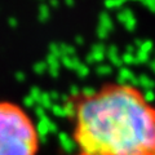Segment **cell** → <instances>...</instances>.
Returning <instances> with one entry per match:
<instances>
[{"mask_svg":"<svg viewBox=\"0 0 155 155\" xmlns=\"http://www.w3.org/2000/svg\"><path fill=\"white\" fill-rule=\"evenodd\" d=\"M123 61V64L125 65H137V60H136L134 54H129V53H124V54L120 57Z\"/></svg>","mask_w":155,"mask_h":155,"instance_id":"obj_21","label":"cell"},{"mask_svg":"<svg viewBox=\"0 0 155 155\" xmlns=\"http://www.w3.org/2000/svg\"><path fill=\"white\" fill-rule=\"evenodd\" d=\"M60 45V51H61V54L62 57L64 56H67V57H74L75 56V48L74 47H71L69 44H65V43H62V44H58Z\"/></svg>","mask_w":155,"mask_h":155,"instance_id":"obj_11","label":"cell"},{"mask_svg":"<svg viewBox=\"0 0 155 155\" xmlns=\"http://www.w3.org/2000/svg\"><path fill=\"white\" fill-rule=\"evenodd\" d=\"M107 58L110 60V62L113 64L114 66H116V67H123V61H122V58L119 57V54H111V56H107Z\"/></svg>","mask_w":155,"mask_h":155,"instance_id":"obj_26","label":"cell"},{"mask_svg":"<svg viewBox=\"0 0 155 155\" xmlns=\"http://www.w3.org/2000/svg\"><path fill=\"white\" fill-rule=\"evenodd\" d=\"M32 69H34V72H36L38 75H43L44 72L48 71V66L45 64V61H39V62H36V64L34 65Z\"/></svg>","mask_w":155,"mask_h":155,"instance_id":"obj_16","label":"cell"},{"mask_svg":"<svg viewBox=\"0 0 155 155\" xmlns=\"http://www.w3.org/2000/svg\"><path fill=\"white\" fill-rule=\"evenodd\" d=\"M76 118L75 142L85 155H155V110L130 87L81 101Z\"/></svg>","mask_w":155,"mask_h":155,"instance_id":"obj_1","label":"cell"},{"mask_svg":"<svg viewBox=\"0 0 155 155\" xmlns=\"http://www.w3.org/2000/svg\"><path fill=\"white\" fill-rule=\"evenodd\" d=\"M85 62H87V66L94 64V60H93V56H92V53H89V54L85 57Z\"/></svg>","mask_w":155,"mask_h":155,"instance_id":"obj_39","label":"cell"},{"mask_svg":"<svg viewBox=\"0 0 155 155\" xmlns=\"http://www.w3.org/2000/svg\"><path fill=\"white\" fill-rule=\"evenodd\" d=\"M138 49L145 52V53H150V52H151V49H153V41L151 40H143L142 45Z\"/></svg>","mask_w":155,"mask_h":155,"instance_id":"obj_27","label":"cell"},{"mask_svg":"<svg viewBox=\"0 0 155 155\" xmlns=\"http://www.w3.org/2000/svg\"><path fill=\"white\" fill-rule=\"evenodd\" d=\"M38 105H40L43 109L47 110V109H51L52 107V100L49 98V94H48V92H43L41 93V97H40V102H39Z\"/></svg>","mask_w":155,"mask_h":155,"instance_id":"obj_12","label":"cell"},{"mask_svg":"<svg viewBox=\"0 0 155 155\" xmlns=\"http://www.w3.org/2000/svg\"><path fill=\"white\" fill-rule=\"evenodd\" d=\"M65 4L67 7H74L75 5V2L74 0H65Z\"/></svg>","mask_w":155,"mask_h":155,"instance_id":"obj_46","label":"cell"},{"mask_svg":"<svg viewBox=\"0 0 155 155\" xmlns=\"http://www.w3.org/2000/svg\"><path fill=\"white\" fill-rule=\"evenodd\" d=\"M142 43H143V40H141V39H134V45L137 47V48H140L142 45Z\"/></svg>","mask_w":155,"mask_h":155,"instance_id":"obj_45","label":"cell"},{"mask_svg":"<svg viewBox=\"0 0 155 155\" xmlns=\"http://www.w3.org/2000/svg\"><path fill=\"white\" fill-rule=\"evenodd\" d=\"M124 26H125V28H127L128 31H134L136 26H137V21H136L134 14H130V16H128L127 21H125V23H124Z\"/></svg>","mask_w":155,"mask_h":155,"instance_id":"obj_19","label":"cell"},{"mask_svg":"<svg viewBox=\"0 0 155 155\" xmlns=\"http://www.w3.org/2000/svg\"><path fill=\"white\" fill-rule=\"evenodd\" d=\"M109 34H110V32H109L107 30H106V28L101 27V26L97 27V36H98V38L101 39V40H105V39L109 36Z\"/></svg>","mask_w":155,"mask_h":155,"instance_id":"obj_30","label":"cell"},{"mask_svg":"<svg viewBox=\"0 0 155 155\" xmlns=\"http://www.w3.org/2000/svg\"><path fill=\"white\" fill-rule=\"evenodd\" d=\"M60 62H62V65H64L66 69H69V70H76L78 67H79V65L81 64L80 60L76 56H74V57L64 56V57L60 58Z\"/></svg>","mask_w":155,"mask_h":155,"instance_id":"obj_5","label":"cell"},{"mask_svg":"<svg viewBox=\"0 0 155 155\" xmlns=\"http://www.w3.org/2000/svg\"><path fill=\"white\" fill-rule=\"evenodd\" d=\"M150 67H151V70L155 72V61H153V62H150Z\"/></svg>","mask_w":155,"mask_h":155,"instance_id":"obj_47","label":"cell"},{"mask_svg":"<svg viewBox=\"0 0 155 155\" xmlns=\"http://www.w3.org/2000/svg\"><path fill=\"white\" fill-rule=\"evenodd\" d=\"M41 89L39 88V87H31L30 88V93H28V96L31 97V98L35 101V104L38 105L39 102H40V97H41Z\"/></svg>","mask_w":155,"mask_h":155,"instance_id":"obj_15","label":"cell"},{"mask_svg":"<svg viewBox=\"0 0 155 155\" xmlns=\"http://www.w3.org/2000/svg\"><path fill=\"white\" fill-rule=\"evenodd\" d=\"M48 71H49V75L52 76V78H57L58 76V70H56V69H48Z\"/></svg>","mask_w":155,"mask_h":155,"instance_id":"obj_41","label":"cell"},{"mask_svg":"<svg viewBox=\"0 0 155 155\" xmlns=\"http://www.w3.org/2000/svg\"><path fill=\"white\" fill-rule=\"evenodd\" d=\"M69 93H70V96H72V97H78V96L80 94V89L78 88V85H71L70 89H69Z\"/></svg>","mask_w":155,"mask_h":155,"instance_id":"obj_35","label":"cell"},{"mask_svg":"<svg viewBox=\"0 0 155 155\" xmlns=\"http://www.w3.org/2000/svg\"><path fill=\"white\" fill-rule=\"evenodd\" d=\"M136 60H137V64H146L149 62V53H145L138 49L137 54H136Z\"/></svg>","mask_w":155,"mask_h":155,"instance_id":"obj_25","label":"cell"},{"mask_svg":"<svg viewBox=\"0 0 155 155\" xmlns=\"http://www.w3.org/2000/svg\"><path fill=\"white\" fill-rule=\"evenodd\" d=\"M8 25L11 26V27H17L18 22H17V19L14 18V17H11V18H8Z\"/></svg>","mask_w":155,"mask_h":155,"instance_id":"obj_38","label":"cell"},{"mask_svg":"<svg viewBox=\"0 0 155 155\" xmlns=\"http://www.w3.org/2000/svg\"><path fill=\"white\" fill-rule=\"evenodd\" d=\"M138 85L143 88L145 91H149V89H153L155 87V81L153 79H150L147 75H140L138 76Z\"/></svg>","mask_w":155,"mask_h":155,"instance_id":"obj_8","label":"cell"},{"mask_svg":"<svg viewBox=\"0 0 155 155\" xmlns=\"http://www.w3.org/2000/svg\"><path fill=\"white\" fill-rule=\"evenodd\" d=\"M75 71H76L78 76L83 79V78L88 76V74H89V67L87 66L85 64H80V65H79V67H78V69H76Z\"/></svg>","mask_w":155,"mask_h":155,"instance_id":"obj_23","label":"cell"},{"mask_svg":"<svg viewBox=\"0 0 155 155\" xmlns=\"http://www.w3.org/2000/svg\"><path fill=\"white\" fill-rule=\"evenodd\" d=\"M98 26L106 28V30H107L109 32L114 31V22H113L111 17H110L106 12H102V13L100 14V25H98Z\"/></svg>","mask_w":155,"mask_h":155,"instance_id":"obj_6","label":"cell"},{"mask_svg":"<svg viewBox=\"0 0 155 155\" xmlns=\"http://www.w3.org/2000/svg\"><path fill=\"white\" fill-rule=\"evenodd\" d=\"M141 98L145 104H153L155 101V92H153V89H149V91H145L143 94L141 96Z\"/></svg>","mask_w":155,"mask_h":155,"instance_id":"obj_20","label":"cell"},{"mask_svg":"<svg viewBox=\"0 0 155 155\" xmlns=\"http://www.w3.org/2000/svg\"><path fill=\"white\" fill-rule=\"evenodd\" d=\"M60 100H62V102H64V104H66L67 102V101H70V96L69 94H60Z\"/></svg>","mask_w":155,"mask_h":155,"instance_id":"obj_42","label":"cell"},{"mask_svg":"<svg viewBox=\"0 0 155 155\" xmlns=\"http://www.w3.org/2000/svg\"><path fill=\"white\" fill-rule=\"evenodd\" d=\"M49 5L53 8H57L60 5V2H58V0H49Z\"/></svg>","mask_w":155,"mask_h":155,"instance_id":"obj_44","label":"cell"},{"mask_svg":"<svg viewBox=\"0 0 155 155\" xmlns=\"http://www.w3.org/2000/svg\"><path fill=\"white\" fill-rule=\"evenodd\" d=\"M14 76H16V80L18 81V83H23V81L26 80V74L23 71H17Z\"/></svg>","mask_w":155,"mask_h":155,"instance_id":"obj_34","label":"cell"},{"mask_svg":"<svg viewBox=\"0 0 155 155\" xmlns=\"http://www.w3.org/2000/svg\"><path fill=\"white\" fill-rule=\"evenodd\" d=\"M23 105H25V107H28V109H31V107H35V101H34L30 96H26L25 98H23Z\"/></svg>","mask_w":155,"mask_h":155,"instance_id":"obj_31","label":"cell"},{"mask_svg":"<svg viewBox=\"0 0 155 155\" xmlns=\"http://www.w3.org/2000/svg\"><path fill=\"white\" fill-rule=\"evenodd\" d=\"M75 41H76L78 45H83V44H84V38L80 36V35H78V36L75 38Z\"/></svg>","mask_w":155,"mask_h":155,"instance_id":"obj_40","label":"cell"},{"mask_svg":"<svg viewBox=\"0 0 155 155\" xmlns=\"http://www.w3.org/2000/svg\"><path fill=\"white\" fill-rule=\"evenodd\" d=\"M96 72L98 75L101 76H106V75H110L111 72H113V67H111L110 65H106V64H101L97 66V69H96Z\"/></svg>","mask_w":155,"mask_h":155,"instance_id":"obj_14","label":"cell"},{"mask_svg":"<svg viewBox=\"0 0 155 155\" xmlns=\"http://www.w3.org/2000/svg\"><path fill=\"white\" fill-rule=\"evenodd\" d=\"M51 17V11H49V7L45 5V4H41L39 7V21L40 22H47Z\"/></svg>","mask_w":155,"mask_h":155,"instance_id":"obj_9","label":"cell"},{"mask_svg":"<svg viewBox=\"0 0 155 155\" xmlns=\"http://www.w3.org/2000/svg\"><path fill=\"white\" fill-rule=\"evenodd\" d=\"M49 54L54 56V57H57L58 60H60V58L62 57L61 51H60V45L56 44V43H52V44L49 45Z\"/></svg>","mask_w":155,"mask_h":155,"instance_id":"obj_24","label":"cell"},{"mask_svg":"<svg viewBox=\"0 0 155 155\" xmlns=\"http://www.w3.org/2000/svg\"><path fill=\"white\" fill-rule=\"evenodd\" d=\"M34 111H35V115L38 116V119H43L47 116V113L45 110L41 107L40 105H35V107H34Z\"/></svg>","mask_w":155,"mask_h":155,"instance_id":"obj_29","label":"cell"},{"mask_svg":"<svg viewBox=\"0 0 155 155\" xmlns=\"http://www.w3.org/2000/svg\"><path fill=\"white\" fill-rule=\"evenodd\" d=\"M125 0H105V7L107 9L113 8H120L124 4Z\"/></svg>","mask_w":155,"mask_h":155,"instance_id":"obj_22","label":"cell"},{"mask_svg":"<svg viewBox=\"0 0 155 155\" xmlns=\"http://www.w3.org/2000/svg\"><path fill=\"white\" fill-rule=\"evenodd\" d=\"M64 111H65V118H70L74 119L76 118V113H78V107L72 101H67L66 104H64Z\"/></svg>","mask_w":155,"mask_h":155,"instance_id":"obj_7","label":"cell"},{"mask_svg":"<svg viewBox=\"0 0 155 155\" xmlns=\"http://www.w3.org/2000/svg\"><path fill=\"white\" fill-rule=\"evenodd\" d=\"M49 123H51V119L48 118V115H47L45 118L39 119L36 127H34L38 141H40L41 143L47 142V136H48V133H49Z\"/></svg>","mask_w":155,"mask_h":155,"instance_id":"obj_3","label":"cell"},{"mask_svg":"<svg viewBox=\"0 0 155 155\" xmlns=\"http://www.w3.org/2000/svg\"><path fill=\"white\" fill-rule=\"evenodd\" d=\"M92 56H93V60H94V64L97 62H102L106 57V53H102V52H98V53H92Z\"/></svg>","mask_w":155,"mask_h":155,"instance_id":"obj_32","label":"cell"},{"mask_svg":"<svg viewBox=\"0 0 155 155\" xmlns=\"http://www.w3.org/2000/svg\"><path fill=\"white\" fill-rule=\"evenodd\" d=\"M91 49H92L91 53H98V52L106 53V47H105L104 43H97V44H93Z\"/></svg>","mask_w":155,"mask_h":155,"instance_id":"obj_28","label":"cell"},{"mask_svg":"<svg viewBox=\"0 0 155 155\" xmlns=\"http://www.w3.org/2000/svg\"><path fill=\"white\" fill-rule=\"evenodd\" d=\"M80 93L85 97V100H91V98H94L97 96V91L93 88V87H84L83 91H80Z\"/></svg>","mask_w":155,"mask_h":155,"instance_id":"obj_18","label":"cell"},{"mask_svg":"<svg viewBox=\"0 0 155 155\" xmlns=\"http://www.w3.org/2000/svg\"><path fill=\"white\" fill-rule=\"evenodd\" d=\"M48 94H49V98L52 100V102H56L57 100H60V93L57 91H51L48 92Z\"/></svg>","mask_w":155,"mask_h":155,"instance_id":"obj_36","label":"cell"},{"mask_svg":"<svg viewBox=\"0 0 155 155\" xmlns=\"http://www.w3.org/2000/svg\"><path fill=\"white\" fill-rule=\"evenodd\" d=\"M36 142L35 129L25 113L0 104V155H34Z\"/></svg>","mask_w":155,"mask_h":155,"instance_id":"obj_2","label":"cell"},{"mask_svg":"<svg viewBox=\"0 0 155 155\" xmlns=\"http://www.w3.org/2000/svg\"><path fill=\"white\" fill-rule=\"evenodd\" d=\"M45 64L48 66V69H56V70H60V66H61V62L57 57L52 56V54H48L45 58Z\"/></svg>","mask_w":155,"mask_h":155,"instance_id":"obj_10","label":"cell"},{"mask_svg":"<svg viewBox=\"0 0 155 155\" xmlns=\"http://www.w3.org/2000/svg\"><path fill=\"white\" fill-rule=\"evenodd\" d=\"M141 2H142L153 13H155V0H141Z\"/></svg>","mask_w":155,"mask_h":155,"instance_id":"obj_33","label":"cell"},{"mask_svg":"<svg viewBox=\"0 0 155 155\" xmlns=\"http://www.w3.org/2000/svg\"><path fill=\"white\" fill-rule=\"evenodd\" d=\"M58 141H60V146L62 147V150H64L65 153H67V154H71L76 149L75 140H72L66 132L58 133Z\"/></svg>","mask_w":155,"mask_h":155,"instance_id":"obj_4","label":"cell"},{"mask_svg":"<svg viewBox=\"0 0 155 155\" xmlns=\"http://www.w3.org/2000/svg\"><path fill=\"white\" fill-rule=\"evenodd\" d=\"M125 53H129V54H134V45H128L125 48Z\"/></svg>","mask_w":155,"mask_h":155,"instance_id":"obj_43","label":"cell"},{"mask_svg":"<svg viewBox=\"0 0 155 155\" xmlns=\"http://www.w3.org/2000/svg\"><path fill=\"white\" fill-rule=\"evenodd\" d=\"M49 133H58V127H57V124L54 122H52L51 120V123H49Z\"/></svg>","mask_w":155,"mask_h":155,"instance_id":"obj_37","label":"cell"},{"mask_svg":"<svg viewBox=\"0 0 155 155\" xmlns=\"http://www.w3.org/2000/svg\"><path fill=\"white\" fill-rule=\"evenodd\" d=\"M118 76L123 78L124 80H127L128 83H129V81L132 80L133 78L136 76V75H134L133 72H132V71H130V70L128 69V67H120V69H119V75H118Z\"/></svg>","mask_w":155,"mask_h":155,"instance_id":"obj_13","label":"cell"},{"mask_svg":"<svg viewBox=\"0 0 155 155\" xmlns=\"http://www.w3.org/2000/svg\"><path fill=\"white\" fill-rule=\"evenodd\" d=\"M52 114L57 116V118H65V111H64V106L60 104H53L52 105Z\"/></svg>","mask_w":155,"mask_h":155,"instance_id":"obj_17","label":"cell"}]
</instances>
